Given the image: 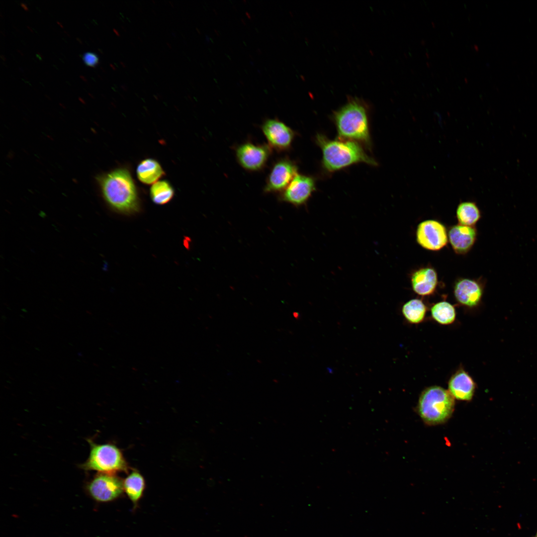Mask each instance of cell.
<instances>
[{
  "instance_id": "6da1fadb",
  "label": "cell",
  "mask_w": 537,
  "mask_h": 537,
  "mask_svg": "<svg viewBox=\"0 0 537 537\" xmlns=\"http://www.w3.org/2000/svg\"><path fill=\"white\" fill-rule=\"evenodd\" d=\"M315 142L321 150V167L326 173H334L359 163L377 166L375 159L356 142L339 138L332 140L322 133L316 135Z\"/></svg>"
},
{
  "instance_id": "7a4b0ae2",
  "label": "cell",
  "mask_w": 537,
  "mask_h": 537,
  "mask_svg": "<svg viewBox=\"0 0 537 537\" xmlns=\"http://www.w3.org/2000/svg\"><path fill=\"white\" fill-rule=\"evenodd\" d=\"M331 119L338 138L356 142L368 150L372 148L369 121V107L362 99L350 98L333 112Z\"/></svg>"
},
{
  "instance_id": "3957f363",
  "label": "cell",
  "mask_w": 537,
  "mask_h": 537,
  "mask_svg": "<svg viewBox=\"0 0 537 537\" xmlns=\"http://www.w3.org/2000/svg\"><path fill=\"white\" fill-rule=\"evenodd\" d=\"M98 179L103 197L112 208L126 213L138 209L137 191L128 170L117 169L100 176Z\"/></svg>"
},
{
  "instance_id": "277c9868",
  "label": "cell",
  "mask_w": 537,
  "mask_h": 537,
  "mask_svg": "<svg viewBox=\"0 0 537 537\" xmlns=\"http://www.w3.org/2000/svg\"><path fill=\"white\" fill-rule=\"evenodd\" d=\"M454 399L448 390L441 386L427 387L422 392L418 400V414L428 425L443 424L453 412Z\"/></svg>"
},
{
  "instance_id": "5b68a950",
  "label": "cell",
  "mask_w": 537,
  "mask_h": 537,
  "mask_svg": "<svg viewBox=\"0 0 537 537\" xmlns=\"http://www.w3.org/2000/svg\"><path fill=\"white\" fill-rule=\"evenodd\" d=\"M90 450L87 459L80 465L86 471H96L98 473L115 474L127 472V463L121 450L111 444H98L91 439H88Z\"/></svg>"
},
{
  "instance_id": "8992f818",
  "label": "cell",
  "mask_w": 537,
  "mask_h": 537,
  "mask_svg": "<svg viewBox=\"0 0 537 537\" xmlns=\"http://www.w3.org/2000/svg\"><path fill=\"white\" fill-rule=\"evenodd\" d=\"M86 490L97 502H111L123 494V480L115 474L97 473L87 483Z\"/></svg>"
},
{
  "instance_id": "52a82bcc",
  "label": "cell",
  "mask_w": 537,
  "mask_h": 537,
  "mask_svg": "<svg viewBox=\"0 0 537 537\" xmlns=\"http://www.w3.org/2000/svg\"><path fill=\"white\" fill-rule=\"evenodd\" d=\"M272 150L268 144L247 141L235 148V155L238 163L244 169L258 172L265 168Z\"/></svg>"
},
{
  "instance_id": "ba28073f",
  "label": "cell",
  "mask_w": 537,
  "mask_h": 537,
  "mask_svg": "<svg viewBox=\"0 0 537 537\" xmlns=\"http://www.w3.org/2000/svg\"><path fill=\"white\" fill-rule=\"evenodd\" d=\"M298 174V167L287 157L277 160L272 165L266 179V193L281 192Z\"/></svg>"
},
{
  "instance_id": "9c48e42d",
  "label": "cell",
  "mask_w": 537,
  "mask_h": 537,
  "mask_svg": "<svg viewBox=\"0 0 537 537\" xmlns=\"http://www.w3.org/2000/svg\"><path fill=\"white\" fill-rule=\"evenodd\" d=\"M261 128L268 145L278 152L289 150L296 135L290 127L276 118L266 119Z\"/></svg>"
},
{
  "instance_id": "30bf717a",
  "label": "cell",
  "mask_w": 537,
  "mask_h": 537,
  "mask_svg": "<svg viewBox=\"0 0 537 537\" xmlns=\"http://www.w3.org/2000/svg\"><path fill=\"white\" fill-rule=\"evenodd\" d=\"M316 189V179L298 174L280 195L282 201L298 207L305 204Z\"/></svg>"
},
{
  "instance_id": "8fae6325",
  "label": "cell",
  "mask_w": 537,
  "mask_h": 537,
  "mask_svg": "<svg viewBox=\"0 0 537 537\" xmlns=\"http://www.w3.org/2000/svg\"><path fill=\"white\" fill-rule=\"evenodd\" d=\"M448 234L445 226L435 220H427L421 222L416 230V240L423 248L431 251H438L448 243Z\"/></svg>"
},
{
  "instance_id": "7c38bea8",
  "label": "cell",
  "mask_w": 537,
  "mask_h": 537,
  "mask_svg": "<svg viewBox=\"0 0 537 537\" xmlns=\"http://www.w3.org/2000/svg\"><path fill=\"white\" fill-rule=\"evenodd\" d=\"M454 298L461 305L473 308L480 303L483 295L481 285L476 280L469 278H461L454 284Z\"/></svg>"
},
{
  "instance_id": "4fadbf2b",
  "label": "cell",
  "mask_w": 537,
  "mask_h": 537,
  "mask_svg": "<svg viewBox=\"0 0 537 537\" xmlns=\"http://www.w3.org/2000/svg\"><path fill=\"white\" fill-rule=\"evenodd\" d=\"M476 386L472 377L462 367L456 370L448 381V391L454 399L461 401H470Z\"/></svg>"
},
{
  "instance_id": "5bb4252c",
  "label": "cell",
  "mask_w": 537,
  "mask_h": 537,
  "mask_svg": "<svg viewBox=\"0 0 537 537\" xmlns=\"http://www.w3.org/2000/svg\"><path fill=\"white\" fill-rule=\"evenodd\" d=\"M450 244L457 254L467 253L473 246L477 236L473 226L457 224L452 226L448 233Z\"/></svg>"
},
{
  "instance_id": "9a60e30c",
  "label": "cell",
  "mask_w": 537,
  "mask_h": 537,
  "mask_svg": "<svg viewBox=\"0 0 537 537\" xmlns=\"http://www.w3.org/2000/svg\"><path fill=\"white\" fill-rule=\"evenodd\" d=\"M436 271L431 267H424L415 271L411 276V285L413 291L421 296L432 294L438 285Z\"/></svg>"
},
{
  "instance_id": "2e32d148",
  "label": "cell",
  "mask_w": 537,
  "mask_h": 537,
  "mask_svg": "<svg viewBox=\"0 0 537 537\" xmlns=\"http://www.w3.org/2000/svg\"><path fill=\"white\" fill-rule=\"evenodd\" d=\"M124 492L132 502L135 510L143 496L145 482L143 476L137 470L131 472L123 480Z\"/></svg>"
},
{
  "instance_id": "e0dca14e",
  "label": "cell",
  "mask_w": 537,
  "mask_h": 537,
  "mask_svg": "<svg viewBox=\"0 0 537 537\" xmlns=\"http://www.w3.org/2000/svg\"><path fill=\"white\" fill-rule=\"evenodd\" d=\"M139 180L143 183H154L164 174L160 164L152 159H147L141 161L136 170Z\"/></svg>"
},
{
  "instance_id": "ac0fdd59",
  "label": "cell",
  "mask_w": 537,
  "mask_h": 537,
  "mask_svg": "<svg viewBox=\"0 0 537 537\" xmlns=\"http://www.w3.org/2000/svg\"><path fill=\"white\" fill-rule=\"evenodd\" d=\"M427 307L419 299H412L405 303L402 307V314L406 320L412 324H418L425 319Z\"/></svg>"
},
{
  "instance_id": "d6986e66",
  "label": "cell",
  "mask_w": 537,
  "mask_h": 537,
  "mask_svg": "<svg viewBox=\"0 0 537 537\" xmlns=\"http://www.w3.org/2000/svg\"><path fill=\"white\" fill-rule=\"evenodd\" d=\"M430 311L435 321L442 325H450L456 319V313L454 306L446 301L434 304L431 307Z\"/></svg>"
},
{
  "instance_id": "ffe728a7",
  "label": "cell",
  "mask_w": 537,
  "mask_h": 537,
  "mask_svg": "<svg viewBox=\"0 0 537 537\" xmlns=\"http://www.w3.org/2000/svg\"><path fill=\"white\" fill-rule=\"evenodd\" d=\"M456 217L459 224L473 226L480 219V212L473 202L465 201L460 203L456 211Z\"/></svg>"
},
{
  "instance_id": "44dd1931",
  "label": "cell",
  "mask_w": 537,
  "mask_h": 537,
  "mask_svg": "<svg viewBox=\"0 0 537 537\" xmlns=\"http://www.w3.org/2000/svg\"><path fill=\"white\" fill-rule=\"evenodd\" d=\"M150 195L155 203L163 205L167 203L172 199L174 195V190L168 181H157L151 186Z\"/></svg>"
},
{
  "instance_id": "7402d4cb",
  "label": "cell",
  "mask_w": 537,
  "mask_h": 537,
  "mask_svg": "<svg viewBox=\"0 0 537 537\" xmlns=\"http://www.w3.org/2000/svg\"><path fill=\"white\" fill-rule=\"evenodd\" d=\"M83 59L86 65L91 67H95L99 62L97 55L91 52H87L84 53Z\"/></svg>"
},
{
  "instance_id": "603a6c76",
  "label": "cell",
  "mask_w": 537,
  "mask_h": 537,
  "mask_svg": "<svg viewBox=\"0 0 537 537\" xmlns=\"http://www.w3.org/2000/svg\"><path fill=\"white\" fill-rule=\"evenodd\" d=\"M20 5L23 7V8L25 10H28V8L27 7V6L25 5V4L24 3H23L21 2V3H20Z\"/></svg>"
},
{
  "instance_id": "cb8c5ba5",
  "label": "cell",
  "mask_w": 537,
  "mask_h": 537,
  "mask_svg": "<svg viewBox=\"0 0 537 537\" xmlns=\"http://www.w3.org/2000/svg\"><path fill=\"white\" fill-rule=\"evenodd\" d=\"M80 77H81V78H82V79H83V80H84V81H86V79L85 78V77H83L82 76H81H81H80Z\"/></svg>"
},
{
  "instance_id": "d4e9b609",
  "label": "cell",
  "mask_w": 537,
  "mask_h": 537,
  "mask_svg": "<svg viewBox=\"0 0 537 537\" xmlns=\"http://www.w3.org/2000/svg\"><path fill=\"white\" fill-rule=\"evenodd\" d=\"M57 23H58V24H59V25H60V26H61V27H62V26L61 25V23H59V22H58V21H57Z\"/></svg>"
},
{
  "instance_id": "484cf974",
  "label": "cell",
  "mask_w": 537,
  "mask_h": 537,
  "mask_svg": "<svg viewBox=\"0 0 537 537\" xmlns=\"http://www.w3.org/2000/svg\"><path fill=\"white\" fill-rule=\"evenodd\" d=\"M534 537H537V532L536 533V535H535V536Z\"/></svg>"
}]
</instances>
